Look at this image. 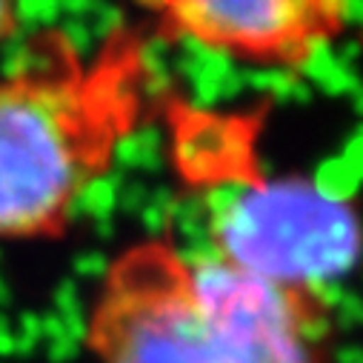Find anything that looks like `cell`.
Listing matches in <instances>:
<instances>
[{"label": "cell", "mask_w": 363, "mask_h": 363, "mask_svg": "<svg viewBox=\"0 0 363 363\" xmlns=\"http://www.w3.org/2000/svg\"><path fill=\"white\" fill-rule=\"evenodd\" d=\"M332 295L281 286L169 235L123 246L83 326L92 363H337Z\"/></svg>", "instance_id": "1"}, {"label": "cell", "mask_w": 363, "mask_h": 363, "mask_svg": "<svg viewBox=\"0 0 363 363\" xmlns=\"http://www.w3.org/2000/svg\"><path fill=\"white\" fill-rule=\"evenodd\" d=\"M152 35L115 23L80 55L60 29L0 77V240H57L152 115Z\"/></svg>", "instance_id": "2"}, {"label": "cell", "mask_w": 363, "mask_h": 363, "mask_svg": "<svg viewBox=\"0 0 363 363\" xmlns=\"http://www.w3.org/2000/svg\"><path fill=\"white\" fill-rule=\"evenodd\" d=\"M209 255L269 284L332 295L363 260V218L312 177L257 169L212 206Z\"/></svg>", "instance_id": "3"}, {"label": "cell", "mask_w": 363, "mask_h": 363, "mask_svg": "<svg viewBox=\"0 0 363 363\" xmlns=\"http://www.w3.org/2000/svg\"><path fill=\"white\" fill-rule=\"evenodd\" d=\"M152 38L192 43L260 69H306L352 29L354 9L337 0H172L143 4Z\"/></svg>", "instance_id": "4"}, {"label": "cell", "mask_w": 363, "mask_h": 363, "mask_svg": "<svg viewBox=\"0 0 363 363\" xmlns=\"http://www.w3.org/2000/svg\"><path fill=\"white\" fill-rule=\"evenodd\" d=\"M18 29H21V9L0 0V46H4L9 38H15Z\"/></svg>", "instance_id": "5"}]
</instances>
